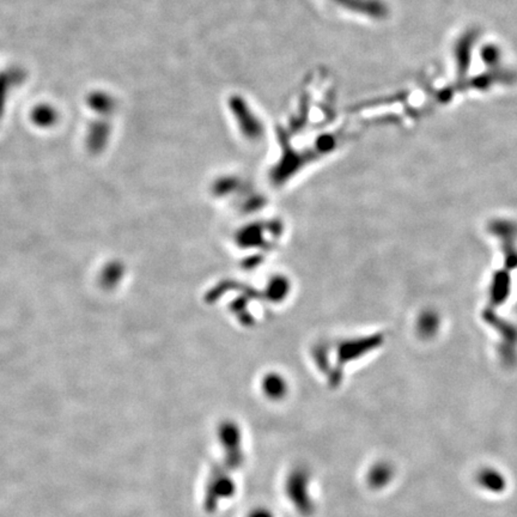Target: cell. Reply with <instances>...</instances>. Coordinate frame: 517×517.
<instances>
[{
    "label": "cell",
    "mask_w": 517,
    "mask_h": 517,
    "mask_svg": "<svg viewBox=\"0 0 517 517\" xmlns=\"http://www.w3.org/2000/svg\"><path fill=\"white\" fill-rule=\"evenodd\" d=\"M476 481L480 488L491 493H504L507 488V480L504 476L495 468H481L476 473Z\"/></svg>",
    "instance_id": "obj_1"
},
{
    "label": "cell",
    "mask_w": 517,
    "mask_h": 517,
    "mask_svg": "<svg viewBox=\"0 0 517 517\" xmlns=\"http://www.w3.org/2000/svg\"><path fill=\"white\" fill-rule=\"evenodd\" d=\"M393 476V469L387 464L376 465L369 474V481L374 488H382L388 484Z\"/></svg>",
    "instance_id": "obj_2"
}]
</instances>
